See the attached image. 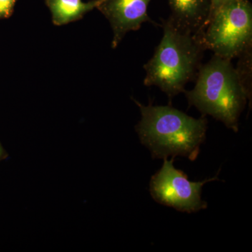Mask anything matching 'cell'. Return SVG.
I'll return each instance as SVG.
<instances>
[{
  "label": "cell",
  "instance_id": "1",
  "mask_svg": "<svg viewBox=\"0 0 252 252\" xmlns=\"http://www.w3.org/2000/svg\"><path fill=\"white\" fill-rule=\"evenodd\" d=\"M163 35L154 56L144 65V84L157 86L171 100L195 80L205 50L200 36L176 24L170 18L162 21Z\"/></svg>",
  "mask_w": 252,
  "mask_h": 252
},
{
  "label": "cell",
  "instance_id": "2",
  "mask_svg": "<svg viewBox=\"0 0 252 252\" xmlns=\"http://www.w3.org/2000/svg\"><path fill=\"white\" fill-rule=\"evenodd\" d=\"M135 102L142 114L136 130L154 158L178 156L190 160L197 158L206 137L205 116L195 119L171 106H145Z\"/></svg>",
  "mask_w": 252,
  "mask_h": 252
},
{
  "label": "cell",
  "instance_id": "3",
  "mask_svg": "<svg viewBox=\"0 0 252 252\" xmlns=\"http://www.w3.org/2000/svg\"><path fill=\"white\" fill-rule=\"evenodd\" d=\"M231 61L214 55L199 69L193 89L185 93L189 105L196 107L203 116H212L238 132L239 118L252 97Z\"/></svg>",
  "mask_w": 252,
  "mask_h": 252
},
{
  "label": "cell",
  "instance_id": "4",
  "mask_svg": "<svg viewBox=\"0 0 252 252\" xmlns=\"http://www.w3.org/2000/svg\"><path fill=\"white\" fill-rule=\"evenodd\" d=\"M200 38L205 50L230 61L252 47L250 1L230 0L214 10Z\"/></svg>",
  "mask_w": 252,
  "mask_h": 252
},
{
  "label": "cell",
  "instance_id": "5",
  "mask_svg": "<svg viewBox=\"0 0 252 252\" xmlns=\"http://www.w3.org/2000/svg\"><path fill=\"white\" fill-rule=\"evenodd\" d=\"M171 160L164 158L160 170L152 177L150 193L154 200L181 212L192 213L206 209L201 198L202 188L207 182L219 180L216 177L202 182H190L182 170H177Z\"/></svg>",
  "mask_w": 252,
  "mask_h": 252
},
{
  "label": "cell",
  "instance_id": "6",
  "mask_svg": "<svg viewBox=\"0 0 252 252\" xmlns=\"http://www.w3.org/2000/svg\"><path fill=\"white\" fill-rule=\"evenodd\" d=\"M152 0H102L97 9L110 23L112 46L116 49L130 31H137L144 23H153L148 15Z\"/></svg>",
  "mask_w": 252,
  "mask_h": 252
},
{
  "label": "cell",
  "instance_id": "7",
  "mask_svg": "<svg viewBox=\"0 0 252 252\" xmlns=\"http://www.w3.org/2000/svg\"><path fill=\"white\" fill-rule=\"evenodd\" d=\"M170 18L181 28L200 35L211 12L210 0H169Z\"/></svg>",
  "mask_w": 252,
  "mask_h": 252
},
{
  "label": "cell",
  "instance_id": "8",
  "mask_svg": "<svg viewBox=\"0 0 252 252\" xmlns=\"http://www.w3.org/2000/svg\"><path fill=\"white\" fill-rule=\"evenodd\" d=\"M102 1L92 0L84 2L82 0H44L56 26H63L81 19L88 12L97 8Z\"/></svg>",
  "mask_w": 252,
  "mask_h": 252
},
{
  "label": "cell",
  "instance_id": "9",
  "mask_svg": "<svg viewBox=\"0 0 252 252\" xmlns=\"http://www.w3.org/2000/svg\"><path fill=\"white\" fill-rule=\"evenodd\" d=\"M238 59L239 61L235 69L245 91L252 97V47L245 50Z\"/></svg>",
  "mask_w": 252,
  "mask_h": 252
},
{
  "label": "cell",
  "instance_id": "10",
  "mask_svg": "<svg viewBox=\"0 0 252 252\" xmlns=\"http://www.w3.org/2000/svg\"><path fill=\"white\" fill-rule=\"evenodd\" d=\"M17 0H0V18H7L14 11Z\"/></svg>",
  "mask_w": 252,
  "mask_h": 252
},
{
  "label": "cell",
  "instance_id": "11",
  "mask_svg": "<svg viewBox=\"0 0 252 252\" xmlns=\"http://www.w3.org/2000/svg\"><path fill=\"white\" fill-rule=\"evenodd\" d=\"M230 0H210V3H211V12L214 10L220 7L221 5L224 4L225 3L228 2ZM211 12H210V14H211Z\"/></svg>",
  "mask_w": 252,
  "mask_h": 252
}]
</instances>
